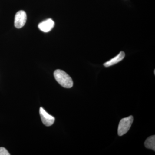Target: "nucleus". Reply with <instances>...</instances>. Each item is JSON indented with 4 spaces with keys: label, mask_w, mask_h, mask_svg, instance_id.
<instances>
[{
    "label": "nucleus",
    "mask_w": 155,
    "mask_h": 155,
    "mask_svg": "<svg viewBox=\"0 0 155 155\" xmlns=\"http://www.w3.org/2000/svg\"><path fill=\"white\" fill-rule=\"evenodd\" d=\"M54 76L58 83L65 88H71L73 85L72 78L66 72L57 69L54 72Z\"/></svg>",
    "instance_id": "nucleus-1"
},
{
    "label": "nucleus",
    "mask_w": 155,
    "mask_h": 155,
    "mask_svg": "<svg viewBox=\"0 0 155 155\" xmlns=\"http://www.w3.org/2000/svg\"><path fill=\"white\" fill-rule=\"evenodd\" d=\"M133 122V117L132 116L121 119L118 126V135L121 136L125 134L130 129Z\"/></svg>",
    "instance_id": "nucleus-2"
},
{
    "label": "nucleus",
    "mask_w": 155,
    "mask_h": 155,
    "mask_svg": "<svg viewBox=\"0 0 155 155\" xmlns=\"http://www.w3.org/2000/svg\"><path fill=\"white\" fill-rule=\"evenodd\" d=\"M27 16L25 11H20L16 14L14 19V25L17 28H22L26 22Z\"/></svg>",
    "instance_id": "nucleus-3"
},
{
    "label": "nucleus",
    "mask_w": 155,
    "mask_h": 155,
    "mask_svg": "<svg viewBox=\"0 0 155 155\" xmlns=\"http://www.w3.org/2000/svg\"><path fill=\"white\" fill-rule=\"evenodd\" d=\"M39 114L41 118L42 122L46 126H50L53 125L55 121L54 116L49 115L42 107H40Z\"/></svg>",
    "instance_id": "nucleus-4"
},
{
    "label": "nucleus",
    "mask_w": 155,
    "mask_h": 155,
    "mask_svg": "<svg viewBox=\"0 0 155 155\" xmlns=\"http://www.w3.org/2000/svg\"><path fill=\"white\" fill-rule=\"evenodd\" d=\"M55 23L51 19H48L38 24L39 29L44 32L51 31L54 26Z\"/></svg>",
    "instance_id": "nucleus-5"
},
{
    "label": "nucleus",
    "mask_w": 155,
    "mask_h": 155,
    "mask_svg": "<svg viewBox=\"0 0 155 155\" xmlns=\"http://www.w3.org/2000/svg\"><path fill=\"white\" fill-rule=\"evenodd\" d=\"M125 57V53L124 52L121 51L117 56L112 58L110 61H107L104 64V66L105 67H109L113 66L119 63V62L123 60Z\"/></svg>",
    "instance_id": "nucleus-6"
},
{
    "label": "nucleus",
    "mask_w": 155,
    "mask_h": 155,
    "mask_svg": "<svg viewBox=\"0 0 155 155\" xmlns=\"http://www.w3.org/2000/svg\"><path fill=\"white\" fill-rule=\"evenodd\" d=\"M144 145L147 148L155 151V136L153 135L148 137L145 142Z\"/></svg>",
    "instance_id": "nucleus-7"
},
{
    "label": "nucleus",
    "mask_w": 155,
    "mask_h": 155,
    "mask_svg": "<svg viewBox=\"0 0 155 155\" xmlns=\"http://www.w3.org/2000/svg\"><path fill=\"white\" fill-rule=\"evenodd\" d=\"M8 151L5 148L1 147H0V155H10Z\"/></svg>",
    "instance_id": "nucleus-8"
}]
</instances>
